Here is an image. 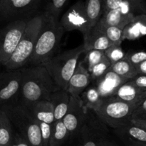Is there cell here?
<instances>
[{
	"label": "cell",
	"mask_w": 146,
	"mask_h": 146,
	"mask_svg": "<svg viewBox=\"0 0 146 146\" xmlns=\"http://www.w3.org/2000/svg\"><path fill=\"white\" fill-rule=\"evenodd\" d=\"M28 108L38 122L52 124L55 121L54 107L49 100H40Z\"/></svg>",
	"instance_id": "19"
},
{
	"label": "cell",
	"mask_w": 146,
	"mask_h": 146,
	"mask_svg": "<svg viewBox=\"0 0 146 146\" xmlns=\"http://www.w3.org/2000/svg\"><path fill=\"white\" fill-rule=\"evenodd\" d=\"M44 20L28 64L40 65L54 56L64 31L58 19L44 11Z\"/></svg>",
	"instance_id": "2"
},
{
	"label": "cell",
	"mask_w": 146,
	"mask_h": 146,
	"mask_svg": "<svg viewBox=\"0 0 146 146\" xmlns=\"http://www.w3.org/2000/svg\"><path fill=\"white\" fill-rule=\"evenodd\" d=\"M125 58L133 66H137L138 64L146 60L145 51H129L125 53Z\"/></svg>",
	"instance_id": "31"
},
{
	"label": "cell",
	"mask_w": 146,
	"mask_h": 146,
	"mask_svg": "<svg viewBox=\"0 0 146 146\" xmlns=\"http://www.w3.org/2000/svg\"><path fill=\"white\" fill-rule=\"evenodd\" d=\"M84 52H86V50L82 44L51 57L41 65L45 67L54 82L60 88L66 90L68 81L78 63V58Z\"/></svg>",
	"instance_id": "5"
},
{
	"label": "cell",
	"mask_w": 146,
	"mask_h": 146,
	"mask_svg": "<svg viewBox=\"0 0 146 146\" xmlns=\"http://www.w3.org/2000/svg\"><path fill=\"white\" fill-rule=\"evenodd\" d=\"M44 16V11L29 19L27 27L17 48L9 59L4 65L7 70L21 68L28 64L42 27Z\"/></svg>",
	"instance_id": "4"
},
{
	"label": "cell",
	"mask_w": 146,
	"mask_h": 146,
	"mask_svg": "<svg viewBox=\"0 0 146 146\" xmlns=\"http://www.w3.org/2000/svg\"><path fill=\"white\" fill-rule=\"evenodd\" d=\"M144 114H146V98H145L143 101L135 108L132 117L139 116V115H144Z\"/></svg>",
	"instance_id": "37"
},
{
	"label": "cell",
	"mask_w": 146,
	"mask_h": 146,
	"mask_svg": "<svg viewBox=\"0 0 146 146\" xmlns=\"http://www.w3.org/2000/svg\"><path fill=\"white\" fill-rule=\"evenodd\" d=\"M130 82L135 86L143 90H146V75L138 74L129 80Z\"/></svg>",
	"instance_id": "34"
},
{
	"label": "cell",
	"mask_w": 146,
	"mask_h": 146,
	"mask_svg": "<svg viewBox=\"0 0 146 146\" xmlns=\"http://www.w3.org/2000/svg\"><path fill=\"white\" fill-rule=\"evenodd\" d=\"M97 23L99 24V26L102 29L104 34H106L111 44H121V43L123 41V29L117 27H114V26L106 25V24H102L100 21H98Z\"/></svg>",
	"instance_id": "26"
},
{
	"label": "cell",
	"mask_w": 146,
	"mask_h": 146,
	"mask_svg": "<svg viewBox=\"0 0 146 146\" xmlns=\"http://www.w3.org/2000/svg\"><path fill=\"white\" fill-rule=\"evenodd\" d=\"M86 52V56L85 61L87 65L86 68L88 72H90L93 67L98 64L104 56V51L93 49Z\"/></svg>",
	"instance_id": "30"
},
{
	"label": "cell",
	"mask_w": 146,
	"mask_h": 146,
	"mask_svg": "<svg viewBox=\"0 0 146 146\" xmlns=\"http://www.w3.org/2000/svg\"><path fill=\"white\" fill-rule=\"evenodd\" d=\"M109 69L120 76L128 78L130 80L138 75L135 67L133 66L125 57L111 64Z\"/></svg>",
	"instance_id": "25"
},
{
	"label": "cell",
	"mask_w": 146,
	"mask_h": 146,
	"mask_svg": "<svg viewBox=\"0 0 146 146\" xmlns=\"http://www.w3.org/2000/svg\"><path fill=\"white\" fill-rule=\"evenodd\" d=\"M80 98L84 108L92 111H95L103 101L98 90L94 84H90L81 94Z\"/></svg>",
	"instance_id": "21"
},
{
	"label": "cell",
	"mask_w": 146,
	"mask_h": 146,
	"mask_svg": "<svg viewBox=\"0 0 146 146\" xmlns=\"http://www.w3.org/2000/svg\"><path fill=\"white\" fill-rule=\"evenodd\" d=\"M114 96L122 101L140 105L146 98V90L135 86L128 81L119 87Z\"/></svg>",
	"instance_id": "18"
},
{
	"label": "cell",
	"mask_w": 146,
	"mask_h": 146,
	"mask_svg": "<svg viewBox=\"0 0 146 146\" xmlns=\"http://www.w3.org/2000/svg\"><path fill=\"white\" fill-rule=\"evenodd\" d=\"M69 137V132L62 120L55 121L52 123L49 146H61Z\"/></svg>",
	"instance_id": "23"
},
{
	"label": "cell",
	"mask_w": 146,
	"mask_h": 146,
	"mask_svg": "<svg viewBox=\"0 0 146 146\" xmlns=\"http://www.w3.org/2000/svg\"><path fill=\"white\" fill-rule=\"evenodd\" d=\"M131 122L146 131V119L138 118V117H132L131 119Z\"/></svg>",
	"instance_id": "38"
},
{
	"label": "cell",
	"mask_w": 146,
	"mask_h": 146,
	"mask_svg": "<svg viewBox=\"0 0 146 146\" xmlns=\"http://www.w3.org/2000/svg\"><path fill=\"white\" fill-rule=\"evenodd\" d=\"M98 146H114L113 144L110 143H108V141H104V140H99V141H98Z\"/></svg>",
	"instance_id": "40"
},
{
	"label": "cell",
	"mask_w": 146,
	"mask_h": 146,
	"mask_svg": "<svg viewBox=\"0 0 146 146\" xmlns=\"http://www.w3.org/2000/svg\"><path fill=\"white\" fill-rule=\"evenodd\" d=\"M111 61H110L109 59L104 55V56L103 57L102 59H101L98 64H96V65L93 67L92 69L91 70V71L89 72L90 76H91V83L95 81L96 80H97L98 78H100L101 76L104 75V74L108 71V68L111 66Z\"/></svg>",
	"instance_id": "27"
},
{
	"label": "cell",
	"mask_w": 146,
	"mask_h": 146,
	"mask_svg": "<svg viewBox=\"0 0 146 146\" xmlns=\"http://www.w3.org/2000/svg\"><path fill=\"white\" fill-rule=\"evenodd\" d=\"M91 79L89 72L84 67L83 62L77 64L72 76L68 81L66 91L71 96L78 98L91 84Z\"/></svg>",
	"instance_id": "15"
},
{
	"label": "cell",
	"mask_w": 146,
	"mask_h": 146,
	"mask_svg": "<svg viewBox=\"0 0 146 146\" xmlns=\"http://www.w3.org/2000/svg\"><path fill=\"white\" fill-rule=\"evenodd\" d=\"M138 106L112 96L103 100L94 113L101 122L114 129L129 122Z\"/></svg>",
	"instance_id": "6"
},
{
	"label": "cell",
	"mask_w": 146,
	"mask_h": 146,
	"mask_svg": "<svg viewBox=\"0 0 146 146\" xmlns=\"http://www.w3.org/2000/svg\"><path fill=\"white\" fill-rule=\"evenodd\" d=\"M138 118H143V119H146V114H144V115H139V116H136Z\"/></svg>",
	"instance_id": "41"
},
{
	"label": "cell",
	"mask_w": 146,
	"mask_h": 146,
	"mask_svg": "<svg viewBox=\"0 0 146 146\" xmlns=\"http://www.w3.org/2000/svg\"><path fill=\"white\" fill-rule=\"evenodd\" d=\"M59 21L64 32L78 30L84 36L91 29L85 2L81 0L76 1L64 13Z\"/></svg>",
	"instance_id": "8"
},
{
	"label": "cell",
	"mask_w": 146,
	"mask_h": 146,
	"mask_svg": "<svg viewBox=\"0 0 146 146\" xmlns=\"http://www.w3.org/2000/svg\"><path fill=\"white\" fill-rule=\"evenodd\" d=\"M114 131L125 146H146V131L131 121L114 128Z\"/></svg>",
	"instance_id": "14"
},
{
	"label": "cell",
	"mask_w": 146,
	"mask_h": 146,
	"mask_svg": "<svg viewBox=\"0 0 146 146\" xmlns=\"http://www.w3.org/2000/svg\"><path fill=\"white\" fill-rule=\"evenodd\" d=\"M0 108L7 113L12 125L30 145L43 146L38 121L28 107L18 101Z\"/></svg>",
	"instance_id": "3"
},
{
	"label": "cell",
	"mask_w": 146,
	"mask_h": 146,
	"mask_svg": "<svg viewBox=\"0 0 146 146\" xmlns=\"http://www.w3.org/2000/svg\"><path fill=\"white\" fill-rule=\"evenodd\" d=\"M41 130V140L43 146H49V141L51 135L52 124H48L44 122H38Z\"/></svg>",
	"instance_id": "32"
},
{
	"label": "cell",
	"mask_w": 146,
	"mask_h": 146,
	"mask_svg": "<svg viewBox=\"0 0 146 146\" xmlns=\"http://www.w3.org/2000/svg\"><path fill=\"white\" fill-rule=\"evenodd\" d=\"M104 55L109 59L111 64L123 59L125 57V53L121 47V44H114L110 46L104 51Z\"/></svg>",
	"instance_id": "28"
},
{
	"label": "cell",
	"mask_w": 146,
	"mask_h": 146,
	"mask_svg": "<svg viewBox=\"0 0 146 146\" xmlns=\"http://www.w3.org/2000/svg\"><path fill=\"white\" fill-rule=\"evenodd\" d=\"M90 110L84 108L81 98L71 96L69 106L65 115L62 118L71 135L78 133L88 120Z\"/></svg>",
	"instance_id": "10"
},
{
	"label": "cell",
	"mask_w": 146,
	"mask_h": 146,
	"mask_svg": "<svg viewBox=\"0 0 146 146\" xmlns=\"http://www.w3.org/2000/svg\"><path fill=\"white\" fill-rule=\"evenodd\" d=\"M146 36V14H135L123 29V39L134 41Z\"/></svg>",
	"instance_id": "17"
},
{
	"label": "cell",
	"mask_w": 146,
	"mask_h": 146,
	"mask_svg": "<svg viewBox=\"0 0 146 146\" xmlns=\"http://www.w3.org/2000/svg\"><path fill=\"white\" fill-rule=\"evenodd\" d=\"M21 86V68L7 70L0 74V107L19 100Z\"/></svg>",
	"instance_id": "9"
},
{
	"label": "cell",
	"mask_w": 146,
	"mask_h": 146,
	"mask_svg": "<svg viewBox=\"0 0 146 146\" xmlns=\"http://www.w3.org/2000/svg\"><path fill=\"white\" fill-rule=\"evenodd\" d=\"M29 18L18 19L0 29V62L4 65L17 48Z\"/></svg>",
	"instance_id": "7"
},
{
	"label": "cell",
	"mask_w": 146,
	"mask_h": 146,
	"mask_svg": "<svg viewBox=\"0 0 146 146\" xmlns=\"http://www.w3.org/2000/svg\"><path fill=\"white\" fill-rule=\"evenodd\" d=\"M138 74L146 75V60L135 66Z\"/></svg>",
	"instance_id": "39"
},
{
	"label": "cell",
	"mask_w": 146,
	"mask_h": 146,
	"mask_svg": "<svg viewBox=\"0 0 146 146\" xmlns=\"http://www.w3.org/2000/svg\"><path fill=\"white\" fill-rule=\"evenodd\" d=\"M1 62H0V65H1Z\"/></svg>",
	"instance_id": "42"
},
{
	"label": "cell",
	"mask_w": 146,
	"mask_h": 146,
	"mask_svg": "<svg viewBox=\"0 0 146 146\" xmlns=\"http://www.w3.org/2000/svg\"><path fill=\"white\" fill-rule=\"evenodd\" d=\"M14 132L12 123L7 113L0 108V146H10Z\"/></svg>",
	"instance_id": "22"
},
{
	"label": "cell",
	"mask_w": 146,
	"mask_h": 146,
	"mask_svg": "<svg viewBox=\"0 0 146 146\" xmlns=\"http://www.w3.org/2000/svg\"><path fill=\"white\" fill-rule=\"evenodd\" d=\"M41 0H0V16L4 19L29 18Z\"/></svg>",
	"instance_id": "11"
},
{
	"label": "cell",
	"mask_w": 146,
	"mask_h": 146,
	"mask_svg": "<svg viewBox=\"0 0 146 146\" xmlns=\"http://www.w3.org/2000/svg\"><path fill=\"white\" fill-rule=\"evenodd\" d=\"M135 15L130 3L125 0L118 8L103 13L99 21L106 25L114 26L123 29L133 19Z\"/></svg>",
	"instance_id": "12"
},
{
	"label": "cell",
	"mask_w": 146,
	"mask_h": 146,
	"mask_svg": "<svg viewBox=\"0 0 146 146\" xmlns=\"http://www.w3.org/2000/svg\"><path fill=\"white\" fill-rule=\"evenodd\" d=\"M84 2L91 28L99 21L104 13V0H86Z\"/></svg>",
	"instance_id": "24"
},
{
	"label": "cell",
	"mask_w": 146,
	"mask_h": 146,
	"mask_svg": "<svg viewBox=\"0 0 146 146\" xmlns=\"http://www.w3.org/2000/svg\"><path fill=\"white\" fill-rule=\"evenodd\" d=\"M84 40L86 51L93 49L105 51L112 45L98 23L88 30L84 36Z\"/></svg>",
	"instance_id": "16"
},
{
	"label": "cell",
	"mask_w": 146,
	"mask_h": 146,
	"mask_svg": "<svg viewBox=\"0 0 146 146\" xmlns=\"http://www.w3.org/2000/svg\"><path fill=\"white\" fill-rule=\"evenodd\" d=\"M70 98L71 96L68 91L62 88L51 94L48 100L53 104L55 121L62 120L64 118L69 106Z\"/></svg>",
	"instance_id": "20"
},
{
	"label": "cell",
	"mask_w": 146,
	"mask_h": 146,
	"mask_svg": "<svg viewBox=\"0 0 146 146\" xmlns=\"http://www.w3.org/2000/svg\"><path fill=\"white\" fill-rule=\"evenodd\" d=\"M10 146H31L29 143L18 132L14 133L12 143Z\"/></svg>",
	"instance_id": "36"
},
{
	"label": "cell",
	"mask_w": 146,
	"mask_h": 146,
	"mask_svg": "<svg viewBox=\"0 0 146 146\" xmlns=\"http://www.w3.org/2000/svg\"><path fill=\"white\" fill-rule=\"evenodd\" d=\"M21 71V86L19 101L27 107L40 100H48L53 93L61 89L41 64L23 67Z\"/></svg>",
	"instance_id": "1"
},
{
	"label": "cell",
	"mask_w": 146,
	"mask_h": 146,
	"mask_svg": "<svg viewBox=\"0 0 146 146\" xmlns=\"http://www.w3.org/2000/svg\"><path fill=\"white\" fill-rule=\"evenodd\" d=\"M68 0H47L45 11L49 15L58 19L61 10Z\"/></svg>",
	"instance_id": "29"
},
{
	"label": "cell",
	"mask_w": 146,
	"mask_h": 146,
	"mask_svg": "<svg viewBox=\"0 0 146 146\" xmlns=\"http://www.w3.org/2000/svg\"><path fill=\"white\" fill-rule=\"evenodd\" d=\"M125 0H104V12L118 8Z\"/></svg>",
	"instance_id": "35"
},
{
	"label": "cell",
	"mask_w": 146,
	"mask_h": 146,
	"mask_svg": "<svg viewBox=\"0 0 146 146\" xmlns=\"http://www.w3.org/2000/svg\"><path fill=\"white\" fill-rule=\"evenodd\" d=\"M129 80L120 76L108 68L104 75L92 82V84L95 86L101 98L104 100L114 96L119 87Z\"/></svg>",
	"instance_id": "13"
},
{
	"label": "cell",
	"mask_w": 146,
	"mask_h": 146,
	"mask_svg": "<svg viewBox=\"0 0 146 146\" xmlns=\"http://www.w3.org/2000/svg\"><path fill=\"white\" fill-rule=\"evenodd\" d=\"M131 4L134 14H146L145 0H127Z\"/></svg>",
	"instance_id": "33"
}]
</instances>
